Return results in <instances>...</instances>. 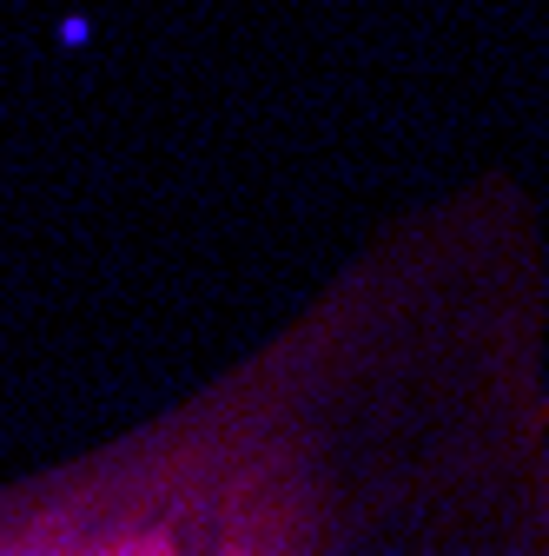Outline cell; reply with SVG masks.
<instances>
[{"mask_svg":"<svg viewBox=\"0 0 549 556\" xmlns=\"http://www.w3.org/2000/svg\"><path fill=\"white\" fill-rule=\"evenodd\" d=\"M0 556H549L529 239L437 219L192 404L0 483Z\"/></svg>","mask_w":549,"mask_h":556,"instance_id":"6da1fadb","label":"cell"}]
</instances>
